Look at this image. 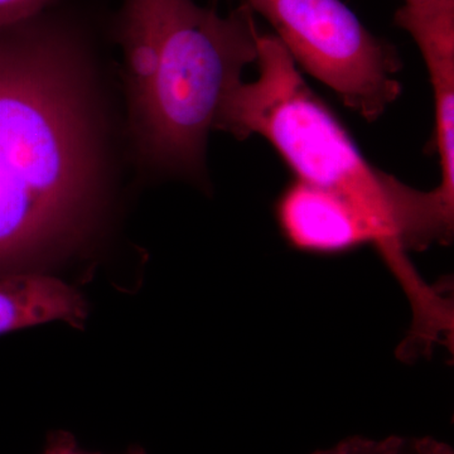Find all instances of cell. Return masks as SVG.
<instances>
[{
  "mask_svg": "<svg viewBox=\"0 0 454 454\" xmlns=\"http://www.w3.org/2000/svg\"><path fill=\"white\" fill-rule=\"evenodd\" d=\"M88 42L49 11L0 29V277L82 245L106 193Z\"/></svg>",
  "mask_w": 454,
  "mask_h": 454,
  "instance_id": "6da1fadb",
  "label": "cell"
},
{
  "mask_svg": "<svg viewBox=\"0 0 454 454\" xmlns=\"http://www.w3.org/2000/svg\"><path fill=\"white\" fill-rule=\"evenodd\" d=\"M255 64L258 77L230 90L214 129L240 140L252 136L267 139L295 179L357 203L381 227L393 249L408 253L414 226L413 188L367 162L276 35H259Z\"/></svg>",
  "mask_w": 454,
  "mask_h": 454,
  "instance_id": "7a4b0ae2",
  "label": "cell"
},
{
  "mask_svg": "<svg viewBox=\"0 0 454 454\" xmlns=\"http://www.w3.org/2000/svg\"><path fill=\"white\" fill-rule=\"evenodd\" d=\"M148 4L157 32V68L145 97L129 109L131 136L149 166L200 179L221 104L258 56L254 12L247 3L227 16L195 0Z\"/></svg>",
  "mask_w": 454,
  "mask_h": 454,
  "instance_id": "3957f363",
  "label": "cell"
},
{
  "mask_svg": "<svg viewBox=\"0 0 454 454\" xmlns=\"http://www.w3.org/2000/svg\"><path fill=\"white\" fill-rule=\"evenodd\" d=\"M265 18L295 65L366 121L399 98L400 59L340 0H245Z\"/></svg>",
  "mask_w": 454,
  "mask_h": 454,
  "instance_id": "277c9868",
  "label": "cell"
},
{
  "mask_svg": "<svg viewBox=\"0 0 454 454\" xmlns=\"http://www.w3.org/2000/svg\"><path fill=\"white\" fill-rule=\"evenodd\" d=\"M276 217L286 243L298 252L340 255L370 245L387 268L395 262L378 223L333 191L295 179L278 199Z\"/></svg>",
  "mask_w": 454,
  "mask_h": 454,
  "instance_id": "5b68a950",
  "label": "cell"
},
{
  "mask_svg": "<svg viewBox=\"0 0 454 454\" xmlns=\"http://www.w3.org/2000/svg\"><path fill=\"white\" fill-rule=\"evenodd\" d=\"M395 20L411 35L428 68L441 166V182L429 192L444 211L454 215V0L403 4Z\"/></svg>",
  "mask_w": 454,
  "mask_h": 454,
  "instance_id": "8992f818",
  "label": "cell"
},
{
  "mask_svg": "<svg viewBox=\"0 0 454 454\" xmlns=\"http://www.w3.org/2000/svg\"><path fill=\"white\" fill-rule=\"evenodd\" d=\"M88 313L82 295L59 278L37 271L0 277V334L55 321L82 328Z\"/></svg>",
  "mask_w": 454,
  "mask_h": 454,
  "instance_id": "52a82bcc",
  "label": "cell"
},
{
  "mask_svg": "<svg viewBox=\"0 0 454 454\" xmlns=\"http://www.w3.org/2000/svg\"><path fill=\"white\" fill-rule=\"evenodd\" d=\"M313 454H454L452 447L429 437H364L343 439L336 446Z\"/></svg>",
  "mask_w": 454,
  "mask_h": 454,
  "instance_id": "ba28073f",
  "label": "cell"
},
{
  "mask_svg": "<svg viewBox=\"0 0 454 454\" xmlns=\"http://www.w3.org/2000/svg\"><path fill=\"white\" fill-rule=\"evenodd\" d=\"M55 0H0V29L20 25L44 13Z\"/></svg>",
  "mask_w": 454,
  "mask_h": 454,
  "instance_id": "9c48e42d",
  "label": "cell"
},
{
  "mask_svg": "<svg viewBox=\"0 0 454 454\" xmlns=\"http://www.w3.org/2000/svg\"><path fill=\"white\" fill-rule=\"evenodd\" d=\"M43 454H100L86 452L77 444L76 439L70 433L59 430L52 433L47 441ZM124 454H145L142 447H131Z\"/></svg>",
  "mask_w": 454,
  "mask_h": 454,
  "instance_id": "30bf717a",
  "label": "cell"
},
{
  "mask_svg": "<svg viewBox=\"0 0 454 454\" xmlns=\"http://www.w3.org/2000/svg\"><path fill=\"white\" fill-rule=\"evenodd\" d=\"M403 4H419V3L430 2V0H403Z\"/></svg>",
  "mask_w": 454,
  "mask_h": 454,
  "instance_id": "8fae6325",
  "label": "cell"
}]
</instances>
